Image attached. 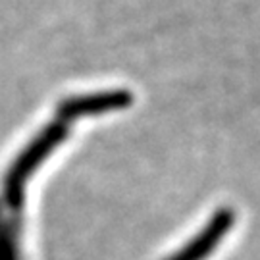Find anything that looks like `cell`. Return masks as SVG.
<instances>
[{"instance_id":"obj_1","label":"cell","mask_w":260,"mask_h":260,"mask_svg":"<svg viewBox=\"0 0 260 260\" xmlns=\"http://www.w3.org/2000/svg\"><path fill=\"white\" fill-rule=\"evenodd\" d=\"M68 137V123L66 121H52L47 125V129L41 131L35 139L27 145V149L21 150V154L16 158V162L10 166L8 174L4 177V199L6 205L18 212L23 205V185L31 174L37 170L47 156L62 145V141Z\"/></svg>"},{"instance_id":"obj_4","label":"cell","mask_w":260,"mask_h":260,"mask_svg":"<svg viewBox=\"0 0 260 260\" xmlns=\"http://www.w3.org/2000/svg\"><path fill=\"white\" fill-rule=\"evenodd\" d=\"M18 258V245L16 235L12 233L6 222L0 216V260H16Z\"/></svg>"},{"instance_id":"obj_2","label":"cell","mask_w":260,"mask_h":260,"mask_svg":"<svg viewBox=\"0 0 260 260\" xmlns=\"http://www.w3.org/2000/svg\"><path fill=\"white\" fill-rule=\"evenodd\" d=\"M235 223V214L230 208H222L208 220L205 228L197 233L185 247L176 251L166 260H206L212 254L223 237L232 232Z\"/></svg>"},{"instance_id":"obj_3","label":"cell","mask_w":260,"mask_h":260,"mask_svg":"<svg viewBox=\"0 0 260 260\" xmlns=\"http://www.w3.org/2000/svg\"><path fill=\"white\" fill-rule=\"evenodd\" d=\"M131 104H133V94L129 91L114 89V91L66 99L58 106V116L62 118V121L83 118V116H101V114H108L114 110L129 108Z\"/></svg>"}]
</instances>
